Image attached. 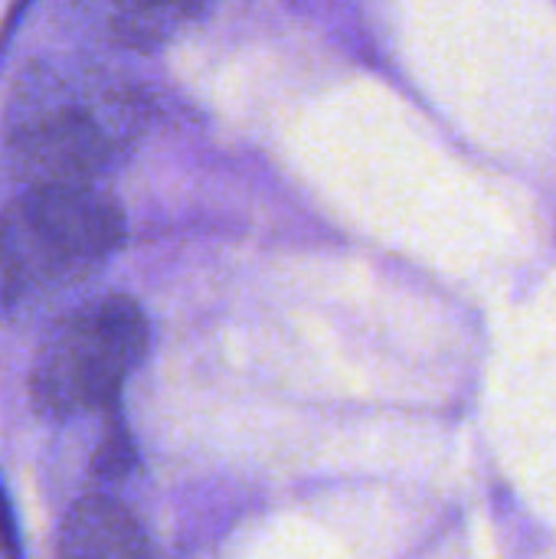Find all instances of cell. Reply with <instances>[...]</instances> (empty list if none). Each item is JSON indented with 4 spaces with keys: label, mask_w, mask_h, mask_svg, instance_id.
Returning a JSON list of instances; mask_svg holds the SVG:
<instances>
[{
    "label": "cell",
    "mask_w": 556,
    "mask_h": 559,
    "mask_svg": "<svg viewBox=\"0 0 556 559\" xmlns=\"http://www.w3.org/2000/svg\"><path fill=\"white\" fill-rule=\"evenodd\" d=\"M125 239L121 206L92 183H33L0 213V305L72 288Z\"/></svg>",
    "instance_id": "1"
},
{
    "label": "cell",
    "mask_w": 556,
    "mask_h": 559,
    "mask_svg": "<svg viewBox=\"0 0 556 559\" xmlns=\"http://www.w3.org/2000/svg\"><path fill=\"white\" fill-rule=\"evenodd\" d=\"M147 350V318L125 295H102L62 314L29 367V396L46 416L115 409Z\"/></svg>",
    "instance_id": "2"
},
{
    "label": "cell",
    "mask_w": 556,
    "mask_h": 559,
    "mask_svg": "<svg viewBox=\"0 0 556 559\" xmlns=\"http://www.w3.org/2000/svg\"><path fill=\"white\" fill-rule=\"evenodd\" d=\"M7 138L33 183H92L118 154V134L102 105L69 95L56 79L26 82Z\"/></svg>",
    "instance_id": "3"
},
{
    "label": "cell",
    "mask_w": 556,
    "mask_h": 559,
    "mask_svg": "<svg viewBox=\"0 0 556 559\" xmlns=\"http://www.w3.org/2000/svg\"><path fill=\"white\" fill-rule=\"evenodd\" d=\"M56 559H151L134 514L111 498H82L62 531Z\"/></svg>",
    "instance_id": "4"
},
{
    "label": "cell",
    "mask_w": 556,
    "mask_h": 559,
    "mask_svg": "<svg viewBox=\"0 0 556 559\" xmlns=\"http://www.w3.org/2000/svg\"><path fill=\"white\" fill-rule=\"evenodd\" d=\"M134 465V442L125 429V423L111 413L108 416V426H105V436L95 449V462H92V472L98 478H125Z\"/></svg>",
    "instance_id": "5"
},
{
    "label": "cell",
    "mask_w": 556,
    "mask_h": 559,
    "mask_svg": "<svg viewBox=\"0 0 556 559\" xmlns=\"http://www.w3.org/2000/svg\"><path fill=\"white\" fill-rule=\"evenodd\" d=\"M0 557L3 559H23V547H20V534H16V521L7 501V491L0 485Z\"/></svg>",
    "instance_id": "6"
},
{
    "label": "cell",
    "mask_w": 556,
    "mask_h": 559,
    "mask_svg": "<svg viewBox=\"0 0 556 559\" xmlns=\"http://www.w3.org/2000/svg\"><path fill=\"white\" fill-rule=\"evenodd\" d=\"M118 3H128V7H138V10H154V7H167V3H177V0H118Z\"/></svg>",
    "instance_id": "7"
}]
</instances>
